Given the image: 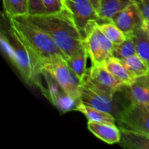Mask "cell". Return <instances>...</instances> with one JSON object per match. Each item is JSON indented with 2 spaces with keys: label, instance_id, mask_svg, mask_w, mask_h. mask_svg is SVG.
Segmentation results:
<instances>
[{
  "label": "cell",
  "instance_id": "obj_26",
  "mask_svg": "<svg viewBox=\"0 0 149 149\" xmlns=\"http://www.w3.org/2000/svg\"><path fill=\"white\" fill-rule=\"evenodd\" d=\"M133 2L139 8L144 20H149V0H133Z\"/></svg>",
  "mask_w": 149,
  "mask_h": 149
},
{
  "label": "cell",
  "instance_id": "obj_8",
  "mask_svg": "<svg viewBox=\"0 0 149 149\" xmlns=\"http://www.w3.org/2000/svg\"><path fill=\"white\" fill-rule=\"evenodd\" d=\"M113 22L125 34H128L144 25V20L138 6L132 2L112 18Z\"/></svg>",
  "mask_w": 149,
  "mask_h": 149
},
{
  "label": "cell",
  "instance_id": "obj_13",
  "mask_svg": "<svg viewBox=\"0 0 149 149\" xmlns=\"http://www.w3.org/2000/svg\"><path fill=\"white\" fill-rule=\"evenodd\" d=\"M128 87L131 103H149V74L136 78Z\"/></svg>",
  "mask_w": 149,
  "mask_h": 149
},
{
  "label": "cell",
  "instance_id": "obj_15",
  "mask_svg": "<svg viewBox=\"0 0 149 149\" xmlns=\"http://www.w3.org/2000/svg\"><path fill=\"white\" fill-rule=\"evenodd\" d=\"M133 2V0H100L98 15L104 21H111L116 14Z\"/></svg>",
  "mask_w": 149,
  "mask_h": 149
},
{
  "label": "cell",
  "instance_id": "obj_27",
  "mask_svg": "<svg viewBox=\"0 0 149 149\" xmlns=\"http://www.w3.org/2000/svg\"><path fill=\"white\" fill-rule=\"evenodd\" d=\"M90 2L92 3V4L93 5V7H95V9L96 10V11L98 13L99 7H100V0H90Z\"/></svg>",
  "mask_w": 149,
  "mask_h": 149
},
{
  "label": "cell",
  "instance_id": "obj_23",
  "mask_svg": "<svg viewBox=\"0 0 149 149\" xmlns=\"http://www.w3.org/2000/svg\"><path fill=\"white\" fill-rule=\"evenodd\" d=\"M100 30L106 35V37L113 44L119 45L125 41L127 38V35L119 29L113 22L108 21L99 24Z\"/></svg>",
  "mask_w": 149,
  "mask_h": 149
},
{
  "label": "cell",
  "instance_id": "obj_5",
  "mask_svg": "<svg viewBox=\"0 0 149 149\" xmlns=\"http://www.w3.org/2000/svg\"><path fill=\"white\" fill-rule=\"evenodd\" d=\"M79 100L87 106L109 112L113 116L114 113H116L113 95L96 86L90 80L87 72L81 81Z\"/></svg>",
  "mask_w": 149,
  "mask_h": 149
},
{
  "label": "cell",
  "instance_id": "obj_11",
  "mask_svg": "<svg viewBox=\"0 0 149 149\" xmlns=\"http://www.w3.org/2000/svg\"><path fill=\"white\" fill-rule=\"evenodd\" d=\"M119 143L124 148L130 149H149V135L132 130L120 127Z\"/></svg>",
  "mask_w": 149,
  "mask_h": 149
},
{
  "label": "cell",
  "instance_id": "obj_6",
  "mask_svg": "<svg viewBox=\"0 0 149 149\" xmlns=\"http://www.w3.org/2000/svg\"><path fill=\"white\" fill-rule=\"evenodd\" d=\"M116 120L120 127L149 135V103H131L121 111Z\"/></svg>",
  "mask_w": 149,
  "mask_h": 149
},
{
  "label": "cell",
  "instance_id": "obj_10",
  "mask_svg": "<svg viewBox=\"0 0 149 149\" xmlns=\"http://www.w3.org/2000/svg\"><path fill=\"white\" fill-rule=\"evenodd\" d=\"M87 127L95 136L109 145L117 143L120 141V129L115 124L88 121Z\"/></svg>",
  "mask_w": 149,
  "mask_h": 149
},
{
  "label": "cell",
  "instance_id": "obj_22",
  "mask_svg": "<svg viewBox=\"0 0 149 149\" xmlns=\"http://www.w3.org/2000/svg\"><path fill=\"white\" fill-rule=\"evenodd\" d=\"M79 100H76L65 91L60 93L57 97H55L51 103L61 112V113H66L71 111L77 110L79 103H80Z\"/></svg>",
  "mask_w": 149,
  "mask_h": 149
},
{
  "label": "cell",
  "instance_id": "obj_17",
  "mask_svg": "<svg viewBox=\"0 0 149 149\" xmlns=\"http://www.w3.org/2000/svg\"><path fill=\"white\" fill-rule=\"evenodd\" d=\"M120 61L134 79L149 74L148 64L137 54Z\"/></svg>",
  "mask_w": 149,
  "mask_h": 149
},
{
  "label": "cell",
  "instance_id": "obj_28",
  "mask_svg": "<svg viewBox=\"0 0 149 149\" xmlns=\"http://www.w3.org/2000/svg\"><path fill=\"white\" fill-rule=\"evenodd\" d=\"M143 26L145 27V29H146L147 31H148V33H149V20H145V22H144Z\"/></svg>",
  "mask_w": 149,
  "mask_h": 149
},
{
  "label": "cell",
  "instance_id": "obj_21",
  "mask_svg": "<svg viewBox=\"0 0 149 149\" xmlns=\"http://www.w3.org/2000/svg\"><path fill=\"white\" fill-rule=\"evenodd\" d=\"M87 57H88V54L86 49L85 51L79 55L67 58L65 61L70 69L76 74V76L81 81L87 72L86 70V62H87Z\"/></svg>",
  "mask_w": 149,
  "mask_h": 149
},
{
  "label": "cell",
  "instance_id": "obj_19",
  "mask_svg": "<svg viewBox=\"0 0 149 149\" xmlns=\"http://www.w3.org/2000/svg\"><path fill=\"white\" fill-rule=\"evenodd\" d=\"M4 10L9 19L17 16H27L29 0H2Z\"/></svg>",
  "mask_w": 149,
  "mask_h": 149
},
{
  "label": "cell",
  "instance_id": "obj_2",
  "mask_svg": "<svg viewBox=\"0 0 149 149\" xmlns=\"http://www.w3.org/2000/svg\"><path fill=\"white\" fill-rule=\"evenodd\" d=\"M26 17L50 36L66 58L75 56L86 50L84 39L65 7L59 13L29 15Z\"/></svg>",
  "mask_w": 149,
  "mask_h": 149
},
{
  "label": "cell",
  "instance_id": "obj_7",
  "mask_svg": "<svg viewBox=\"0 0 149 149\" xmlns=\"http://www.w3.org/2000/svg\"><path fill=\"white\" fill-rule=\"evenodd\" d=\"M65 61L63 60L47 64L44 70L48 71L55 78L67 94L76 100H79L81 80L70 69Z\"/></svg>",
  "mask_w": 149,
  "mask_h": 149
},
{
  "label": "cell",
  "instance_id": "obj_3",
  "mask_svg": "<svg viewBox=\"0 0 149 149\" xmlns=\"http://www.w3.org/2000/svg\"><path fill=\"white\" fill-rule=\"evenodd\" d=\"M65 8L72 17L83 39L91 31L95 23H105L90 0H63Z\"/></svg>",
  "mask_w": 149,
  "mask_h": 149
},
{
  "label": "cell",
  "instance_id": "obj_12",
  "mask_svg": "<svg viewBox=\"0 0 149 149\" xmlns=\"http://www.w3.org/2000/svg\"><path fill=\"white\" fill-rule=\"evenodd\" d=\"M84 44L93 64H104L105 61L109 58V55L102 49L94 31V28H93L91 31L86 36Z\"/></svg>",
  "mask_w": 149,
  "mask_h": 149
},
{
  "label": "cell",
  "instance_id": "obj_4",
  "mask_svg": "<svg viewBox=\"0 0 149 149\" xmlns=\"http://www.w3.org/2000/svg\"><path fill=\"white\" fill-rule=\"evenodd\" d=\"M7 36L12 47V58L10 61L15 65L26 83H35L36 79L34 66L29 49L11 26L8 29V36Z\"/></svg>",
  "mask_w": 149,
  "mask_h": 149
},
{
  "label": "cell",
  "instance_id": "obj_16",
  "mask_svg": "<svg viewBox=\"0 0 149 149\" xmlns=\"http://www.w3.org/2000/svg\"><path fill=\"white\" fill-rule=\"evenodd\" d=\"M77 111L82 113L87 118V120L90 122L115 124L116 120L115 116L111 113L87 106L81 102L79 103Z\"/></svg>",
  "mask_w": 149,
  "mask_h": 149
},
{
  "label": "cell",
  "instance_id": "obj_25",
  "mask_svg": "<svg viewBox=\"0 0 149 149\" xmlns=\"http://www.w3.org/2000/svg\"><path fill=\"white\" fill-rule=\"evenodd\" d=\"M45 14L42 0H29V15Z\"/></svg>",
  "mask_w": 149,
  "mask_h": 149
},
{
  "label": "cell",
  "instance_id": "obj_20",
  "mask_svg": "<svg viewBox=\"0 0 149 149\" xmlns=\"http://www.w3.org/2000/svg\"><path fill=\"white\" fill-rule=\"evenodd\" d=\"M125 41L119 45H115L111 56L119 60L125 59L137 54L136 44L132 33H128Z\"/></svg>",
  "mask_w": 149,
  "mask_h": 149
},
{
  "label": "cell",
  "instance_id": "obj_18",
  "mask_svg": "<svg viewBox=\"0 0 149 149\" xmlns=\"http://www.w3.org/2000/svg\"><path fill=\"white\" fill-rule=\"evenodd\" d=\"M136 44L137 55H139L149 66V33L144 26L131 33Z\"/></svg>",
  "mask_w": 149,
  "mask_h": 149
},
{
  "label": "cell",
  "instance_id": "obj_14",
  "mask_svg": "<svg viewBox=\"0 0 149 149\" xmlns=\"http://www.w3.org/2000/svg\"><path fill=\"white\" fill-rule=\"evenodd\" d=\"M104 66L106 69L116 79L120 81L125 87L130 85L136 79H134L129 71L127 70L120 60L111 56L105 61Z\"/></svg>",
  "mask_w": 149,
  "mask_h": 149
},
{
  "label": "cell",
  "instance_id": "obj_1",
  "mask_svg": "<svg viewBox=\"0 0 149 149\" xmlns=\"http://www.w3.org/2000/svg\"><path fill=\"white\" fill-rule=\"evenodd\" d=\"M10 23L30 51L36 79L35 83L47 64L66 60V56L50 36L31 23L26 16L11 17Z\"/></svg>",
  "mask_w": 149,
  "mask_h": 149
},
{
  "label": "cell",
  "instance_id": "obj_24",
  "mask_svg": "<svg viewBox=\"0 0 149 149\" xmlns=\"http://www.w3.org/2000/svg\"><path fill=\"white\" fill-rule=\"evenodd\" d=\"M45 14L57 13L64 9L63 0H42Z\"/></svg>",
  "mask_w": 149,
  "mask_h": 149
},
{
  "label": "cell",
  "instance_id": "obj_9",
  "mask_svg": "<svg viewBox=\"0 0 149 149\" xmlns=\"http://www.w3.org/2000/svg\"><path fill=\"white\" fill-rule=\"evenodd\" d=\"M87 74L96 86L113 96L118 90L125 87L106 69L103 64H93L91 68L87 71Z\"/></svg>",
  "mask_w": 149,
  "mask_h": 149
}]
</instances>
